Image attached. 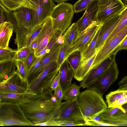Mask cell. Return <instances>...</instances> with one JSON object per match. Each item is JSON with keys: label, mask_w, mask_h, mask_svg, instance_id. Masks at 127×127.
I'll list each match as a JSON object with an SVG mask.
<instances>
[{"label": "cell", "mask_w": 127, "mask_h": 127, "mask_svg": "<svg viewBox=\"0 0 127 127\" xmlns=\"http://www.w3.org/2000/svg\"><path fill=\"white\" fill-rule=\"evenodd\" d=\"M47 54H46L42 57L36 58L28 71V80L38 68L43 60L47 55Z\"/></svg>", "instance_id": "cell-37"}, {"label": "cell", "mask_w": 127, "mask_h": 127, "mask_svg": "<svg viewBox=\"0 0 127 127\" xmlns=\"http://www.w3.org/2000/svg\"></svg>", "instance_id": "cell-53"}, {"label": "cell", "mask_w": 127, "mask_h": 127, "mask_svg": "<svg viewBox=\"0 0 127 127\" xmlns=\"http://www.w3.org/2000/svg\"><path fill=\"white\" fill-rule=\"evenodd\" d=\"M123 2L125 7H127V0H123Z\"/></svg>", "instance_id": "cell-51"}, {"label": "cell", "mask_w": 127, "mask_h": 127, "mask_svg": "<svg viewBox=\"0 0 127 127\" xmlns=\"http://www.w3.org/2000/svg\"><path fill=\"white\" fill-rule=\"evenodd\" d=\"M23 5L29 7L31 11L32 28L43 24L50 17L51 11L55 5L53 0H26Z\"/></svg>", "instance_id": "cell-6"}, {"label": "cell", "mask_w": 127, "mask_h": 127, "mask_svg": "<svg viewBox=\"0 0 127 127\" xmlns=\"http://www.w3.org/2000/svg\"><path fill=\"white\" fill-rule=\"evenodd\" d=\"M78 33L76 24V23H74L70 26L63 34L64 44L71 48L77 36Z\"/></svg>", "instance_id": "cell-26"}, {"label": "cell", "mask_w": 127, "mask_h": 127, "mask_svg": "<svg viewBox=\"0 0 127 127\" xmlns=\"http://www.w3.org/2000/svg\"><path fill=\"white\" fill-rule=\"evenodd\" d=\"M62 102L57 100L49 88L29 96L18 104L25 117L33 126L57 119Z\"/></svg>", "instance_id": "cell-1"}, {"label": "cell", "mask_w": 127, "mask_h": 127, "mask_svg": "<svg viewBox=\"0 0 127 127\" xmlns=\"http://www.w3.org/2000/svg\"><path fill=\"white\" fill-rule=\"evenodd\" d=\"M119 71L115 61L92 85L87 88L102 95L117 79Z\"/></svg>", "instance_id": "cell-10"}, {"label": "cell", "mask_w": 127, "mask_h": 127, "mask_svg": "<svg viewBox=\"0 0 127 127\" xmlns=\"http://www.w3.org/2000/svg\"><path fill=\"white\" fill-rule=\"evenodd\" d=\"M121 13L106 20L102 23L95 45L96 52L104 45L120 21L121 18Z\"/></svg>", "instance_id": "cell-16"}, {"label": "cell", "mask_w": 127, "mask_h": 127, "mask_svg": "<svg viewBox=\"0 0 127 127\" xmlns=\"http://www.w3.org/2000/svg\"><path fill=\"white\" fill-rule=\"evenodd\" d=\"M36 94L29 91L23 93H8L0 94V102L18 104L29 96Z\"/></svg>", "instance_id": "cell-25"}, {"label": "cell", "mask_w": 127, "mask_h": 127, "mask_svg": "<svg viewBox=\"0 0 127 127\" xmlns=\"http://www.w3.org/2000/svg\"><path fill=\"white\" fill-rule=\"evenodd\" d=\"M85 124L87 126H112V125L104 123L98 122L91 119H88L85 120Z\"/></svg>", "instance_id": "cell-44"}, {"label": "cell", "mask_w": 127, "mask_h": 127, "mask_svg": "<svg viewBox=\"0 0 127 127\" xmlns=\"http://www.w3.org/2000/svg\"><path fill=\"white\" fill-rule=\"evenodd\" d=\"M119 89L127 91V76L124 77L118 84Z\"/></svg>", "instance_id": "cell-47"}, {"label": "cell", "mask_w": 127, "mask_h": 127, "mask_svg": "<svg viewBox=\"0 0 127 127\" xmlns=\"http://www.w3.org/2000/svg\"><path fill=\"white\" fill-rule=\"evenodd\" d=\"M62 44L56 43L54 45L43 59L38 68L28 79V82L39 75L51 62L57 61Z\"/></svg>", "instance_id": "cell-20"}, {"label": "cell", "mask_w": 127, "mask_h": 127, "mask_svg": "<svg viewBox=\"0 0 127 127\" xmlns=\"http://www.w3.org/2000/svg\"><path fill=\"white\" fill-rule=\"evenodd\" d=\"M60 35V33L57 32L52 33L47 45L45 47L46 53L49 52L53 46L57 43L58 38Z\"/></svg>", "instance_id": "cell-39"}, {"label": "cell", "mask_w": 127, "mask_h": 127, "mask_svg": "<svg viewBox=\"0 0 127 127\" xmlns=\"http://www.w3.org/2000/svg\"><path fill=\"white\" fill-rule=\"evenodd\" d=\"M60 85V78L59 72L52 82L49 89L51 91L53 92Z\"/></svg>", "instance_id": "cell-42"}, {"label": "cell", "mask_w": 127, "mask_h": 127, "mask_svg": "<svg viewBox=\"0 0 127 127\" xmlns=\"http://www.w3.org/2000/svg\"><path fill=\"white\" fill-rule=\"evenodd\" d=\"M94 0H78L73 5L74 12L77 13L85 10Z\"/></svg>", "instance_id": "cell-36"}, {"label": "cell", "mask_w": 127, "mask_h": 127, "mask_svg": "<svg viewBox=\"0 0 127 127\" xmlns=\"http://www.w3.org/2000/svg\"><path fill=\"white\" fill-rule=\"evenodd\" d=\"M52 33V21L51 18L49 17L44 22L39 33L34 39L38 44L37 48L34 50L35 56L46 47Z\"/></svg>", "instance_id": "cell-18"}, {"label": "cell", "mask_w": 127, "mask_h": 127, "mask_svg": "<svg viewBox=\"0 0 127 127\" xmlns=\"http://www.w3.org/2000/svg\"><path fill=\"white\" fill-rule=\"evenodd\" d=\"M73 5L63 2L55 5L50 15L53 33L59 32L63 34L70 26L74 15Z\"/></svg>", "instance_id": "cell-4"}, {"label": "cell", "mask_w": 127, "mask_h": 127, "mask_svg": "<svg viewBox=\"0 0 127 127\" xmlns=\"http://www.w3.org/2000/svg\"><path fill=\"white\" fill-rule=\"evenodd\" d=\"M55 120L62 122L85 123L77 103V99L62 102L58 117Z\"/></svg>", "instance_id": "cell-8"}, {"label": "cell", "mask_w": 127, "mask_h": 127, "mask_svg": "<svg viewBox=\"0 0 127 127\" xmlns=\"http://www.w3.org/2000/svg\"><path fill=\"white\" fill-rule=\"evenodd\" d=\"M10 12L0 3V24L4 22L7 21L5 13Z\"/></svg>", "instance_id": "cell-45"}, {"label": "cell", "mask_w": 127, "mask_h": 127, "mask_svg": "<svg viewBox=\"0 0 127 127\" xmlns=\"http://www.w3.org/2000/svg\"><path fill=\"white\" fill-rule=\"evenodd\" d=\"M67 47L64 43L61 45L57 60L59 67L66 59V52Z\"/></svg>", "instance_id": "cell-38"}, {"label": "cell", "mask_w": 127, "mask_h": 127, "mask_svg": "<svg viewBox=\"0 0 127 127\" xmlns=\"http://www.w3.org/2000/svg\"><path fill=\"white\" fill-rule=\"evenodd\" d=\"M57 43L60 44L64 43V40L63 34L60 35L58 37Z\"/></svg>", "instance_id": "cell-49"}, {"label": "cell", "mask_w": 127, "mask_h": 127, "mask_svg": "<svg viewBox=\"0 0 127 127\" xmlns=\"http://www.w3.org/2000/svg\"><path fill=\"white\" fill-rule=\"evenodd\" d=\"M127 7H125L122 12L121 18L120 21L112 32L107 39L104 44L108 42L113 37L120 32L127 25Z\"/></svg>", "instance_id": "cell-28"}, {"label": "cell", "mask_w": 127, "mask_h": 127, "mask_svg": "<svg viewBox=\"0 0 127 127\" xmlns=\"http://www.w3.org/2000/svg\"><path fill=\"white\" fill-rule=\"evenodd\" d=\"M69 0H53V1L59 4Z\"/></svg>", "instance_id": "cell-50"}, {"label": "cell", "mask_w": 127, "mask_h": 127, "mask_svg": "<svg viewBox=\"0 0 127 127\" xmlns=\"http://www.w3.org/2000/svg\"><path fill=\"white\" fill-rule=\"evenodd\" d=\"M115 53L101 62L96 67L91 69L80 83L83 88H87L93 84L115 61Z\"/></svg>", "instance_id": "cell-14"}, {"label": "cell", "mask_w": 127, "mask_h": 127, "mask_svg": "<svg viewBox=\"0 0 127 127\" xmlns=\"http://www.w3.org/2000/svg\"><path fill=\"white\" fill-rule=\"evenodd\" d=\"M63 91L60 85L54 91L53 95L58 101L61 102L63 99Z\"/></svg>", "instance_id": "cell-41"}, {"label": "cell", "mask_w": 127, "mask_h": 127, "mask_svg": "<svg viewBox=\"0 0 127 127\" xmlns=\"http://www.w3.org/2000/svg\"><path fill=\"white\" fill-rule=\"evenodd\" d=\"M43 23L32 28H18L14 30L16 34L14 43L17 45V50L30 46L39 33Z\"/></svg>", "instance_id": "cell-15"}, {"label": "cell", "mask_w": 127, "mask_h": 127, "mask_svg": "<svg viewBox=\"0 0 127 127\" xmlns=\"http://www.w3.org/2000/svg\"><path fill=\"white\" fill-rule=\"evenodd\" d=\"M13 31V26L8 21L0 25V49L9 48V43Z\"/></svg>", "instance_id": "cell-22"}, {"label": "cell", "mask_w": 127, "mask_h": 127, "mask_svg": "<svg viewBox=\"0 0 127 127\" xmlns=\"http://www.w3.org/2000/svg\"><path fill=\"white\" fill-rule=\"evenodd\" d=\"M101 24L96 20L78 34L71 47L67 51L68 56L74 51H79L81 53L85 50L93 39Z\"/></svg>", "instance_id": "cell-9"}, {"label": "cell", "mask_w": 127, "mask_h": 127, "mask_svg": "<svg viewBox=\"0 0 127 127\" xmlns=\"http://www.w3.org/2000/svg\"><path fill=\"white\" fill-rule=\"evenodd\" d=\"M127 25L100 48L97 54L90 69L96 67L104 60L112 55L117 53L120 50L119 46L121 43L127 36Z\"/></svg>", "instance_id": "cell-7"}, {"label": "cell", "mask_w": 127, "mask_h": 127, "mask_svg": "<svg viewBox=\"0 0 127 127\" xmlns=\"http://www.w3.org/2000/svg\"><path fill=\"white\" fill-rule=\"evenodd\" d=\"M36 58V57L34 54V51H33L23 61H22L23 62L27 72L30 66Z\"/></svg>", "instance_id": "cell-40"}, {"label": "cell", "mask_w": 127, "mask_h": 127, "mask_svg": "<svg viewBox=\"0 0 127 127\" xmlns=\"http://www.w3.org/2000/svg\"><path fill=\"white\" fill-rule=\"evenodd\" d=\"M98 0H94L85 10L83 16L76 23L78 34L82 32L94 22L97 20Z\"/></svg>", "instance_id": "cell-17"}, {"label": "cell", "mask_w": 127, "mask_h": 127, "mask_svg": "<svg viewBox=\"0 0 127 127\" xmlns=\"http://www.w3.org/2000/svg\"><path fill=\"white\" fill-rule=\"evenodd\" d=\"M100 27L91 43L86 49L81 53V59L89 58L98 51H96L95 45Z\"/></svg>", "instance_id": "cell-30"}, {"label": "cell", "mask_w": 127, "mask_h": 127, "mask_svg": "<svg viewBox=\"0 0 127 127\" xmlns=\"http://www.w3.org/2000/svg\"><path fill=\"white\" fill-rule=\"evenodd\" d=\"M82 58L81 52L76 50L69 55L66 60L70 65V67L74 73L78 68Z\"/></svg>", "instance_id": "cell-29"}, {"label": "cell", "mask_w": 127, "mask_h": 127, "mask_svg": "<svg viewBox=\"0 0 127 127\" xmlns=\"http://www.w3.org/2000/svg\"><path fill=\"white\" fill-rule=\"evenodd\" d=\"M0 126H1V125H0Z\"/></svg>", "instance_id": "cell-52"}, {"label": "cell", "mask_w": 127, "mask_h": 127, "mask_svg": "<svg viewBox=\"0 0 127 127\" xmlns=\"http://www.w3.org/2000/svg\"><path fill=\"white\" fill-rule=\"evenodd\" d=\"M97 20L102 23L121 13L125 7L122 0H98Z\"/></svg>", "instance_id": "cell-11"}, {"label": "cell", "mask_w": 127, "mask_h": 127, "mask_svg": "<svg viewBox=\"0 0 127 127\" xmlns=\"http://www.w3.org/2000/svg\"><path fill=\"white\" fill-rule=\"evenodd\" d=\"M103 123L113 126H127V103L120 106L112 115L103 119Z\"/></svg>", "instance_id": "cell-19"}, {"label": "cell", "mask_w": 127, "mask_h": 127, "mask_svg": "<svg viewBox=\"0 0 127 127\" xmlns=\"http://www.w3.org/2000/svg\"><path fill=\"white\" fill-rule=\"evenodd\" d=\"M98 51L89 58L81 59L78 68L73 74V77L75 79L79 81L83 80L90 69Z\"/></svg>", "instance_id": "cell-23"}, {"label": "cell", "mask_w": 127, "mask_h": 127, "mask_svg": "<svg viewBox=\"0 0 127 127\" xmlns=\"http://www.w3.org/2000/svg\"><path fill=\"white\" fill-rule=\"evenodd\" d=\"M56 121L57 122V126H87L85 123H78L70 122H62Z\"/></svg>", "instance_id": "cell-46"}, {"label": "cell", "mask_w": 127, "mask_h": 127, "mask_svg": "<svg viewBox=\"0 0 127 127\" xmlns=\"http://www.w3.org/2000/svg\"><path fill=\"white\" fill-rule=\"evenodd\" d=\"M15 63L17 67L16 72L23 80L28 82L27 71L25 68L23 62L21 61L16 60L15 61Z\"/></svg>", "instance_id": "cell-35"}, {"label": "cell", "mask_w": 127, "mask_h": 127, "mask_svg": "<svg viewBox=\"0 0 127 127\" xmlns=\"http://www.w3.org/2000/svg\"><path fill=\"white\" fill-rule=\"evenodd\" d=\"M126 96H127V91L118 89L116 91L111 92L106 96L108 106L115 101Z\"/></svg>", "instance_id": "cell-31"}, {"label": "cell", "mask_w": 127, "mask_h": 127, "mask_svg": "<svg viewBox=\"0 0 127 127\" xmlns=\"http://www.w3.org/2000/svg\"><path fill=\"white\" fill-rule=\"evenodd\" d=\"M0 125L33 126L25 116L18 104L0 102Z\"/></svg>", "instance_id": "cell-3"}, {"label": "cell", "mask_w": 127, "mask_h": 127, "mask_svg": "<svg viewBox=\"0 0 127 127\" xmlns=\"http://www.w3.org/2000/svg\"><path fill=\"white\" fill-rule=\"evenodd\" d=\"M17 51L9 47L8 48L0 49V62L13 60Z\"/></svg>", "instance_id": "cell-33"}, {"label": "cell", "mask_w": 127, "mask_h": 127, "mask_svg": "<svg viewBox=\"0 0 127 127\" xmlns=\"http://www.w3.org/2000/svg\"><path fill=\"white\" fill-rule=\"evenodd\" d=\"M59 68L56 60L51 62L39 75L28 82L29 91L37 94L49 89Z\"/></svg>", "instance_id": "cell-5"}, {"label": "cell", "mask_w": 127, "mask_h": 127, "mask_svg": "<svg viewBox=\"0 0 127 127\" xmlns=\"http://www.w3.org/2000/svg\"><path fill=\"white\" fill-rule=\"evenodd\" d=\"M80 86L76 84L75 83L70 86L64 91L63 98L65 101L77 99L81 94L80 92Z\"/></svg>", "instance_id": "cell-27"}, {"label": "cell", "mask_w": 127, "mask_h": 127, "mask_svg": "<svg viewBox=\"0 0 127 127\" xmlns=\"http://www.w3.org/2000/svg\"><path fill=\"white\" fill-rule=\"evenodd\" d=\"M60 85L63 92L71 84L73 77V71L69 67L68 63L66 59L59 68Z\"/></svg>", "instance_id": "cell-21"}, {"label": "cell", "mask_w": 127, "mask_h": 127, "mask_svg": "<svg viewBox=\"0 0 127 127\" xmlns=\"http://www.w3.org/2000/svg\"><path fill=\"white\" fill-rule=\"evenodd\" d=\"M33 51L34 50L30 46L22 48L17 50L13 60L22 61Z\"/></svg>", "instance_id": "cell-34"}, {"label": "cell", "mask_w": 127, "mask_h": 127, "mask_svg": "<svg viewBox=\"0 0 127 127\" xmlns=\"http://www.w3.org/2000/svg\"><path fill=\"white\" fill-rule=\"evenodd\" d=\"M12 17L5 14L7 21L13 26L14 30L18 28H32V17L30 8L23 5L16 9L9 12Z\"/></svg>", "instance_id": "cell-12"}, {"label": "cell", "mask_w": 127, "mask_h": 127, "mask_svg": "<svg viewBox=\"0 0 127 127\" xmlns=\"http://www.w3.org/2000/svg\"></svg>", "instance_id": "cell-54"}, {"label": "cell", "mask_w": 127, "mask_h": 127, "mask_svg": "<svg viewBox=\"0 0 127 127\" xmlns=\"http://www.w3.org/2000/svg\"><path fill=\"white\" fill-rule=\"evenodd\" d=\"M29 91L28 82L16 72L6 80L0 82V94H22Z\"/></svg>", "instance_id": "cell-13"}, {"label": "cell", "mask_w": 127, "mask_h": 127, "mask_svg": "<svg viewBox=\"0 0 127 127\" xmlns=\"http://www.w3.org/2000/svg\"><path fill=\"white\" fill-rule=\"evenodd\" d=\"M87 89L81 93L77 98L78 105L85 121L98 115L108 108L102 95Z\"/></svg>", "instance_id": "cell-2"}, {"label": "cell", "mask_w": 127, "mask_h": 127, "mask_svg": "<svg viewBox=\"0 0 127 127\" xmlns=\"http://www.w3.org/2000/svg\"><path fill=\"white\" fill-rule=\"evenodd\" d=\"M26 0H0V3L10 12L22 6Z\"/></svg>", "instance_id": "cell-32"}, {"label": "cell", "mask_w": 127, "mask_h": 127, "mask_svg": "<svg viewBox=\"0 0 127 127\" xmlns=\"http://www.w3.org/2000/svg\"><path fill=\"white\" fill-rule=\"evenodd\" d=\"M127 103V96L117 100L108 106V108L116 107Z\"/></svg>", "instance_id": "cell-43"}, {"label": "cell", "mask_w": 127, "mask_h": 127, "mask_svg": "<svg viewBox=\"0 0 127 127\" xmlns=\"http://www.w3.org/2000/svg\"><path fill=\"white\" fill-rule=\"evenodd\" d=\"M15 61L13 60L0 62V82L10 77L16 71Z\"/></svg>", "instance_id": "cell-24"}, {"label": "cell", "mask_w": 127, "mask_h": 127, "mask_svg": "<svg viewBox=\"0 0 127 127\" xmlns=\"http://www.w3.org/2000/svg\"><path fill=\"white\" fill-rule=\"evenodd\" d=\"M127 36L124 38L119 46V49L120 50H127Z\"/></svg>", "instance_id": "cell-48"}]
</instances>
